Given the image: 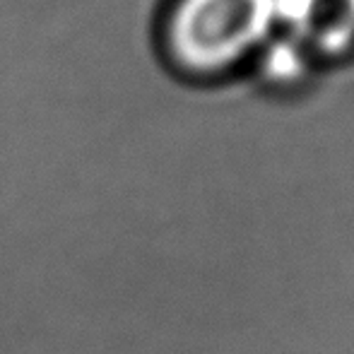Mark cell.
Returning a JSON list of instances; mask_svg holds the SVG:
<instances>
[]
</instances>
